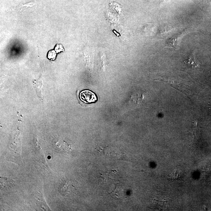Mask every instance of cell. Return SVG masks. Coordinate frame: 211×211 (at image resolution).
I'll return each instance as SVG.
<instances>
[{
  "mask_svg": "<svg viewBox=\"0 0 211 211\" xmlns=\"http://www.w3.org/2000/svg\"><path fill=\"white\" fill-rule=\"evenodd\" d=\"M187 33V30H184L174 34L171 37L166 40L165 46L171 47L175 49H178L183 37Z\"/></svg>",
  "mask_w": 211,
  "mask_h": 211,
  "instance_id": "obj_1",
  "label": "cell"
},
{
  "mask_svg": "<svg viewBox=\"0 0 211 211\" xmlns=\"http://www.w3.org/2000/svg\"><path fill=\"white\" fill-rule=\"evenodd\" d=\"M79 98L85 103H91L97 100L96 96L92 92L89 90L82 91L79 94Z\"/></svg>",
  "mask_w": 211,
  "mask_h": 211,
  "instance_id": "obj_2",
  "label": "cell"
},
{
  "mask_svg": "<svg viewBox=\"0 0 211 211\" xmlns=\"http://www.w3.org/2000/svg\"><path fill=\"white\" fill-rule=\"evenodd\" d=\"M184 64L188 68H196L200 66V64L198 61L195 57L194 51L190 53L183 60Z\"/></svg>",
  "mask_w": 211,
  "mask_h": 211,
  "instance_id": "obj_3",
  "label": "cell"
},
{
  "mask_svg": "<svg viewBox=\"0 0 211 211\" xmlns=\"http://www.w3.org/2000/svg\"><path fill=\"white\" fill-rule=\"evenodd\" d=\"M56 51L54 50L51 51L48 53L47 57L51 60H55L56 58Z\"/></svg>",
  "mask_w": 211,
  "mask_h": 211,
  "instance_id": "obj_4",
  "label": "cell"
},
{
  "mask_svg": "<svg viewBox=\"0 0 211 211\" xmlns=\"http://www.w3.org/2000/svg\"><path fill=\"white\" fill-rule=\"evenodd\" d=\"M64 48H63L62 46L61 45H57L56 46V47H55V51H56V52L57 53H59L60 52L64 51Z\"/></svg>",
  "mask_w": 211,
  "mask_h": 211,
  "instance_id": "obj_5",
  "label": "cell"
}]
</instances>
